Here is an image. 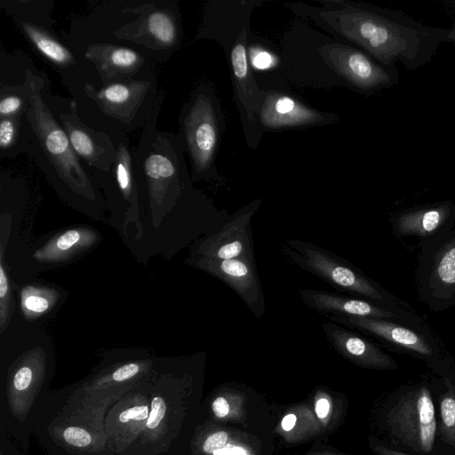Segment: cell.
I'll return each instance as SVG.
<instances>
[{
  "label": "cell",
  "mask_w": 455,
  "mask_h": 455,
  "mask_svg": "<svg viewBox=\"0 0 455 455\" xmlns=\"http://www.w3.org/2000/svg\"><path fill=\"white\" fill-rule=\"evenodd\" d=\"M320 6L303 3L286 5L297 15L312 20L323 29L362 47L388 64L397 58L413 59L420 33L395 23L347 0H318Z\"/></svg>",
  "instance_id": "1"
},
{
  "label": "cell",
  "mask_w": 455,
  "mask_h": 455,
  "mask_svg": "<svg viewBox=\"0 0 455 455\" xmlns=\"http://www.w3.org/2000/svg\"><path fill=\"white\" fill-rule=\"evenodd\" d=\"M24 76L29 84L28 106L25 113L29 132L27 155L55 185L79 196L91 194L92 180L48 103L44 77L28 68Z\"/></svg>",
  "instance_id": "2"
},
{
  "label": "cell",
  "mask_w": 455,
  "mask_h": 455,
  "mask_svg": "<svg viewBox=\"0 0 455 455\" xmlns=\"http://www.w3.org/2000/svg\"><path fill=\"white\" fill-rule=\"evenodd\" d=\"M162 92L155 70L148 68L135 78L100 88L86 82L80 99L95 124H100L99 131L114 137L143 129Z\"/></svg>",
  "instance_id": "3"
},
{
  "label": "cell",
  "mask_w": 455,
  "mask_h": 455,
  "mask_svg": "<svg viewBox=\"0 0 455 455\" xmlns=\"http://www.w3.org/2000/svg\"><path fill=\"white\" fill-rule=\"evenodd\" d=\"M161 97L142 129L138 146L132 149V167L137 182L155 200L179 194L190 183L185 150L178 135L160 131L157 118L164 101Z\"/></svg>",
  "instance_id": "4"
},
{
  "label": "cell",
  "mask_w": 455,
  "mask_h": 455,
  "mask_svg": "<svg viewBox=\"0 0 455 455\" xmlns=\"http://www.w3.org/2000/svg\"><path fill=\"white\" fill-rule=\"evenodd\" d=\"M223 130L224 116L215 89L208 82H200L182 104L177 134L188 156L193 181L219 177L215 159Z\"/></svg>",
  "instance_id": "5"
},
{
  "label": "cell",
  "mask_w": 455,
  "mask_h": 455,
  "mask_svg": "<svg viewBox=\"0 0 455 455\" xmlns=\"http://www.w3.org/2000/svg\"><path fill=\"white\" fill-rule=\"evenodd\" d=\"M381 421L392 446L409 453L431 454L437 431L431 384L419 382L395 390L385 403Z\"/></svg>",
  "instance_id": "6"
},
{
  "label": "cell",
  "mask_w": 455,
  "mask_h": 455,
  "mask_svg": "<svg viewBox=\"0 0 455 455\" xmlns=\"http://www.w3.org/2000/svg\"><path fill=\"white\" fill-rule=\"evenodd\" d=\"M123 12L132 13L137 18L116 29L113 33L116 38L140 44L164 60L180 49L183 32L175 2H147L126 7Z\"/></svg>",
  "instance_id": "7"
},
{
  "label": "cell",
  "mask_w": 455,
  "mask_h": 455,
  "mask_svg": "<svg viewBox=\"0 0 455 455\" xmlns=\"http://www.w3.org/2000/svg\"><path fill=\"white\" fill-rule=\"evenodd\" d=\"M283 254L298 267L305 270L339 291L382 300L375 284L346 259L308 241L289 238L283 245Z\"/></svg>",
  "instance_id": "8"
},
{
  "label": "cell",
  "mask_w": 455,
  "mask_h": 455,
  "mask_svg": "<svg viewBox=\"0 0 455 455\" xmlns=\"http://www.w3.org/2000/svg\"><path fill=\"white\" fill-rule=\"evenodd\" d=\"M249 27L238 35L225 52L230 67L233 99L239 111L248 147L256 149L262 135L258 115L264 92L259 90L253 76L247 50Z\"/></svg>",
  "instance_id": "9"
},
{
  "label": "cell",
  "mask_w": 455,
  "mask_h": 455,
  "mask_svg": "<svg viewBox=\"0 0 455 455\" xmlns=\"http://www.w3.org/2000/svg\"><path fill=\"white\" fill-rule=\"evenodd\" d=\"M260 204V199H255L227 214L202 240L197 250L200 258L223 260L255 256L251 220Z\"/></svg>",
  "instance_id": "10"
},
{
  "label": "cell",
  "mask_w": 455,
  "mask_h": 455,
  "mask_svg": "<svg viewBox=\"0 0 455 455\" xmlns=\"http://www.w3.org/2000/svg\"><path fill=\"white\" fill-rule=\"evenodd\" d=\"M52 108L81 161L91 170L111 172L116 151L113 137L84 122L75 101H70L67 108L60 106Z\"/></svg>",
  "instance_id": "11"
},
{
  "label": "cell",
  "mask_w": 455,
  "mask_h": 455,
  "mask_svg": "<svg viewBox=\"0 0 455 455\" xmlns=\"http://www.w3.org/2000/svg\"><path fill=\"white\" fill-rule=\"evenodd\" d=\"M197 265L232 289L256 318L264 315L267 304L255 256L223 260L200 258Z\"/></svg>",
  "instance_id": "12"
},
{
  "label": "cell",
  "mask_w": 455,
  "mask_h": 455,
  "mask_svg": "<svg viewBox=\"0 0 455 455\" xmlns=\"http://www.w3.org/2000/svg\"><path fill=\"white\" fill-rule=\"evenodd\" d=\"M339 122L332 113L315 109L284 92H264L258 123L262 131L311 127Z\"/></svg>",
  "instance_id": "13"
},
{
  "label": "cell",
  "mask_w": 455,
  "mask_h": 455,
  "mask_svg": "<svg viewBox=\"0 0 455 455\" xmlns=\"http://www.w3.org/2000/svg\"><path fill=\"white\" fill-rule=\"evenodd\" d=\"M317 52L326 65L359 89H375L390 81L388 74L381 67L349 45L325 44L318 48Z\"/></svg>",
  "instance_id": "14"
},
{
  "label": "cell",
  "mask_w": 455,
  "mask_h": 455,
  "mask_svg": "<svg viewBox=\"0 0 455 455\" xmlns=\"http://www.w3.org/2000/svg\"><path fill=\"white\" fill-rule=\"evenodd\" d=\"M259 1H212L205 6L196 40L210 38L221 44L224 50L234 43L243 28L249 27L252 10Z\"/></svg>",
  "instance_id": "15"
},
{
  "label": "cell",
  "mask_w": 455,
  "mask_h": 455,
  "mask_svg": "<svg viewBox=\"0 0 455 455\" xmlns=\"http://www.w3.org/2000/svg\"><path fill=\"white\" fill-rule=\"evenodd\" d=\"M84 58L94 66L102 85L135 78L149 68L140 52L110 43L88 44Z\"/></svg>",
  "instance_id": "16"
},
{
  "label": "cell",
  "mask_w": 455,
  "mask_h": 455,
  "mask_svg": "<svg viewBox=\"0 0 455 455\" xmlns=\"http://www.w3.org/2000/svg\"><path fill=\"white\" fill-rule=\"evenodd\" d=\"M321 328L331 347L353 363L377 371L397 369L389 355L352 330L331 321L322 323Z\"/></svg>",
  "instance_id": "17"
},
{
  "label": "cell",
  "mask_w": 455,
  "mask_h": 455,
  "mask_svg": "<svg viewBox=\"0 0 455 455\" xmlns=\"http://www.w3.org/2000/svg\"><path fill=\"white\" fill-rule=\"evenodd\" d=\"M299 295L307 307L326 317L354 316L385 319L395 315L392 312L377 307L368 300L336 292L305 288L299 291Z\"/></svg>",
  "instance_id": "18"
},
{
  "label": "cell",
  "mask_w": 455,
  "mask_h": 455,
  "mask_svg": "<svg viewBox=\"0 0 455 455\" xmlns=\"http://www.w3.org/2000/svg\"><path fill=\"white\" fill-rule=\"evenodd\" d=\"M330 321L352 331H360L385 339L423 356H432L430 345L415 331L384 319L329 316Z\"/></svg>",
  "instance_id": "19"
},
{
  "label": "cell",
  "mask_w": 455,
  "mask_h": 455,
  "mask_svg": "<svg viewBox=\"0 0 455 455\" xmlns=\"http://www.w3.org/2000/svg\"><path fill=\"white\" fill-rule=\"evenodd\" d=\"M18 29L28 42L55 69L68 70L77 64L76 56L52 30L43 21L12 16Z\"/></svg>",
  "instance_id": "20"
},
{
  "label": "cell",
  "mask_w": 455,
  "mask_h": 455,
  "mask_svg": "<svg viewBox=\"0 0 455 455\" xmlns=\"http://www.w3.org/2000/svg\"><path fill=\"white\" fill-rule=\"evenodd\" d=\"M430 384L436 411V442L455 455V376L445 374Z\"/></svg>",
  "instance_id": "21"
},
{
  "label": "cell",
  "mask_w": 455,
  "mask_h": 455,
  "mask_svg": "<svg viewBox=\"0 0 455 455\" xmlns=\"http://www.w3.org/2000/svg\"><path fill=\"white\" fill-rule=\"evenodd\" d=\"M29 149L28 124L26 115L0 118V156L14 158L28 154Z\"/></svg>",
  "instance_id": "22"
},
{
  "label": "cell",
  "mask_w": 455,
  "mask_h": 455,
  "mask_svg": "<svg viewBox=\"0 0 455 455\" xmlns=\"http://www.w3.org/2000/svg\"><path fill=\"white\" fill-rule=\"evenodd\" d=\"M92 234L88 230L71 229L60 235L46 246L37 251L35 257L39 260H59L68 256L71 251L92 242Z\"/></svg>",
  "instance_id": "23"
},
{
  "label": "cell",
  "mask_w": 455,
  "mask_h": 455,
  "mask_svg": "<svg viewBox=\"0 0 455 455\" xmlns=\"http://www.w3.org/2000/svg\"><path fill=\"white\" fill-rule=\"evenodd\" d=\"M447 215L446 207L419 210L403 215L398 228L403 234L426 235L438 229Z\"/></svg>",
  "instance_id": "24"
},
{
  "label": "cell",
  "mask_w": 455,
  "mask_h": 455,
  "mask_svg": "<svg viewBox=\"0 0 455 455\" xmlns=\"http://www.w3.org/2000/svg\"><path fill=\"white\" fill-rule=\"evenodd\" d=\"M29 84L24 76L21 84H0V118L24 115L28 106Z\"/></svg>",
  "instance_id": "25"
},
{
  "label": "cell",
  "mask_w": 455,
  "mask_h": 455,
  "mask_svg": "<svg viewBox=\"0 0 455 455\" xmlns=\"http://www.w3.org/2000/svg\"><path fill=\"white\" fill-rule=\"evenodd\" d=\"M435 275L444 285L455 284V243L451 244L436 263Z\"/></svg>",
  "instance_id": "26"
},
{
  "label": "cell",
  "mask_w": 455,
  "mask_h": 455,
  "mask_svg": "<svg viewBox=\"0 0 455 455\" xmlns=\"http://www.w3.org/2000/svg\"><path fill=\"white\" fill-rule=\"evenodd\" d=\"M62 437L66 443L76 448L88 447L92 441V435L86 429L76 426L65 427Z\"/></svg>",
  "instance_id": "27"
},
{
  "label": "cell",
  "mask_w": 455,
  "mask_h": 455,
  "mask_svg": "<svg viewBox=\"0 0 455 455\" xmlns=\"http://www.w3.org/2000/svg\"><path fill=\"white\" fill-rule=\"evenodd\" d=\"M150 404L149 416L145 424L148 431L155 430L160 426L167 411L165 401L160 395L154 396Z\"/></svg>",
  "instance_id": "28"
},
{
  "label": "cell",
  "mask_w": 455,
  "mask_h": 455,
  "mask_svg": "<svg viewBox=\"0 0 455 455\" xmlns=\"http://www.w3.org/2000/svg\"><path fill=\"white\" fill-rule=\"evenodd\" d=\"M23 309L30 314H41L49 307L48 299L36 292H29L28 290L22 294Z\"/></svg>",
  "instance_id": "29"
},
{
  "label": "cell",
  "mask_w": 455,
  "mask_h": 455,
  "mask_svg": "<svg viewBox=\"0 0 455 455\" xmlns=\"http://www.w3.org/2000/svg\"><path fill=\"white\" fill-rule=\"evenodd\" d=\"M149 411L148 405H134L121 411L118 419L121 423L147 422Z\"/></svg>",
  "instance_id": "30"
},
{
  "label": "cell",
  "mask_w": 455,
  "mask_h": 455,
  "mask_svg": "<svg viewBox=\"0 0 455 455\" xmlns=\"http://www.w3.org/2000/svg\"><path fill=\"white\" fill-rule=\"evenodd\" d=\"M368 443L375 455H419L399 450L374 435H369Z\"/></svg>",
  "instance_id": "31"
},
{
  "label": "cell",
  "mask_w": 455,
  "mask_h": 455,
  "mask_svg": "<svg viewBox=\"0 0 455 455\" xmlns=\"http://www.w3.org/2000/svg\"><path fill=\"white\" fill-rule=\"evenodd\" d=\"M33 381V371L28 366L20 368L12 379V390L15 393H25Z\"/></svg>",
  "instance_id": "32"
},
{
  "label": "cell",
  "mask_w": 455,
  "mask_h": 455,
  "mask_svg": "<svg viewBox=\"0 0 455 455\" xmlns=\"http://www.w3.org/2000/svg\"><path fill=\"white\" fill-rule=\"evenodd\" d=\"M249 60L251 67L253 66L261 69L270 67L274 61L272 55L263 49L251 50Z\"/></svg>",
  "instance_id": "33"
},
{
  "label": "cell",
  "mask_w": 455,
  "mask_h": 455,
  "mask_svg": "<svg viewBox=\"0 0 455 455\" xmlns=\"http://www.w3.org/2000/svg\"><path fill=\"white\" fill-rule=\"evenodd\" d=\"M139 371L140 367L137 363H127L116 369L112 374V379L116 381H124L135 376Z\"/></svg>",
  "instance_id": "34"
},
{
  "label": "cell",
  "mask_w": 455,
  "mask_h": 455,
  "mask_svg": "<svg viewBox=\"0 0 455 455\" xmlns=\"http://www.w3.org/2000/svg\"><path fill=\"white\" fill-rule=\"evenodd\" d=\"M212 411L218 419H225L229 414L230 405L224 396L216 397L212 403Z\"/></svg>",
  "instance_id": "35"
},
{
  "label": "cell",
  "mask_w": 455,
  "mask_h": 455,
  "mask_svg": "<svg viewBox=\"0 0 455 455\" xmlns=\"http://www.w3.org/2000/svg\"><path fill=\"white\" fill-rule=\"evenodd\" d=\"M210 455H251L250 452L243 446L235 445L228 441L223 444L219 450L214 451Z\"/></svg>",
  "instance_id": "36"
},
{
  "label": "cell",
  "mask_w": 455,
  "mask_h": 455,
  "mask_svg": "<svg viewBox=\"0 0 455 455\" xmlns=\"http://www.w3.org/2000/svg\"><path fill=\"white\" fill-rule=\"evenodd\" d=\"M331 409V403L330 400L325 397L322 396L319 397L315 403V411L317 418L323 422L325 423L327 420V418L330 414Z\"/></svg>",
  "instance_id": "37"
},
{
  "label": "cell",
  "mask_w": 455,
  "mask_h": 455,
  "mask_svg": "<svg viewBox=\"0 0 455 455\" xmlns=\"http://www.w3.org/2000/svg\"><path fill=\"white\" fill-rule=\"evenodd\" d=\"M9 285L7 275H5L3 265H0V298L1 303L4 304V299L8 294Z\"/></svg>",
  "instance_id": "38"
},
{
  "label": "cell",
  "mask_w": 455,
  "mask_h": 455,
  "mask_svg": "<svg viewBox=\"0 0 455 455\" xmlns=\"http://www.w3.org/2000/svg\"><path fill=\"white\" fill-rule=\"evenodd\" d=\"M297 422V417L293 413L287 414L281 421V427L283 430L288 432L291 431Z\"/></svg>",
  "instance_id": "39"
},
{
  "label": "cell",
  "mask_w": 455,
  "mask_h": 455,
  "mask_svg": "<svg viewBox=\"0 0 455 455\" xmlns=\"http://www.w3.org/2000/svg\"><path fill=\"white\" fill-rule=\"evenodd\" d=\"M305 455H339V454H335V453H331V452H328V451H309V452H307Z\"/></svg>",
  "instance_id": "40"
},
{
  "label": "cell",
  "mask_w": 455,
  "mask_h": 455,
  "mask_svg": "<svg viewBox=\"0 0 455 455\" xmlns=\"http://www.w3.org/2000/svg\"><path fill=\"white\" fill-rule=\"evenodd\" d=\"M448 37L451 38V39H454L455 40V29H453L449 35H448Z\"/></svg>",
  "instance_id": "41"
}]
</instances>
